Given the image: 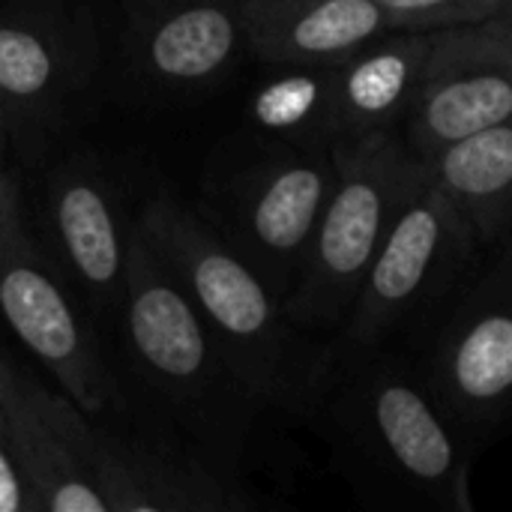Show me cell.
Masks as SVG:
<instances>
[{
    "instance_id": "d6986e66",
    "label": "cell",
    "mask_w": 512,
    "mask_h": 512,
    "mask_svg": "<svg viewBox=\"0 0 512 512\" xmlns=\"http://www.w3.org/2000/svg\"><path fill=\"white\" fill-rule=\"evenodd\" d=\"M393 27H447L510 15L512 0H375Z\"/></svg>"
},
{
    "instance_id": "e0dca14e",
    "label": "cell",
    "mask_w": 512,
    "mask_h": 512,
    "mask_svg": "<svg viewBox=\"0 0 512 512\" xmlns=\"http://www.w3.org/2000/svg\"><path fill=\"white\" fill-rule=\"evenodd\" d=\"M426 177L456 207L483 249L507 246L512 222V126L465 135L429 159Z\"/></svg>"
},
{
    "instance_id": "5bb4252c",
    "label": "cell",
    "mask_w": 512,
    "mask_h": 512,
    "mask_svg": "<svg viewBox=\"0 0 512 512\" xmlns=\"http://www.w3.org/2000/svg\"><path fill=\"white\" fill-rule=\"evenodd\" d=\"M132 42L141 72L165 87H204L237 57V0H135Z\"/></svg>"
},
{
    "instance_id": "52a82bcc",
    "label": "cell",
    "mask_w": 512,
    "mask_h": 512,
    "mask_svg": "<svg viewBox=\"0 0 512 512\" xmlns=\"http://www.w3.org/2000/svg\"><path fill=\"white\" fill-rule=\"evenodd\" d=\"M0 318L84 414L114 411L120 390L78 300L30 237L21 186L9 171H0Z\"/></svg>"
},
{
    "instance_id": "3957f363",
    "label": "cell",
    "mask_w": 512,
    "mask_h": 512,
    "mask_svg": "<svg viewBox=\"0 0 512 512\" xmlns=\"http://www.w3.org/2000/svg\"><path fill=\"white\" fill-rule=\"evenodd\" d=\"M135 225L252 396L273 414L303 420L321 348L303 345L306 333L291 324L264 273L219 228L171 195L147 198Z\"/></svg>"
},
{
    "instance_id": "2e32d148",
    "label": "cell",
    "mask_w": 512,
    "mask_h": 512,
    "mask_svg": "<svg viewBox=\"0 0 512 512\" xmlns=\"http://www.w3.org/2000/svg\"><path fill=\"white\" fill-rule=\"evenodd\" d=\"M435 27H393L336 63L339 138L393 132L402 123L429 57Z\"/></svg>"
},
{
    "instance_id": "4fadbf2b",
    "label": "cell",
    "mask_w": 512,
    "mask_h": 512,
    "mask_svg": "<svg viewBox=\"0 0 512 512\" xmlns=\"http://www.w3.org/2000/svg\"><path fill=\"white\" fill-rule=\"evenodd\" d=\"M48 225L57 255L93 312L120 306L132 225L123 219L108 177L87 159H72L51 171L45 189Z\"/></svg>"
},
{
    "instance_id": "44dd1931",
    "label": "cell",
    "mask_w": 512,
    "mask_h": 512,
    "mask_svg": "<svg viewBox=\"0 0 512 512\" xmlns=\"http://www.w3.org/2000/svg\"><path fill=\"white\" fill-rule=\"evenodd\" d=\"M6 123H3V117H0V165H3V150H6ZM3 171V168H0Z\"/></svg>"
},
{
    "instance_id": "ffe728a7",
    "label": "cell",
    "mask_w": 512,
    "mask_h": 512,
    "mask_svg": "<svg viewBox=\"0 0 512 512\" xmlns=\"http://www.w3.org/2000/svg\"><path fill=\"white\" fill-rule=\"evenodd\" d=\"M0 512H36L21 474L15 468V456L9 447V435H6V420H3V408H0Z\"/></svg>"
},
{
    "instance_id": "ba28073f",
    "label": "cell",
    "mask_w": 512,
    "mask_h": 512,
    "mask_svg": "<svg viewBox=\"0 0 512 512\" xmlns=\"http://www.w3.org/2000/svg\"><path fill=\"white\" fill-rule=\"evenodd\" d=\"M78 453L108 512H240L255 507L240 477L192 441L108 426L105 417L84 414L78 423Z\"/></svg>"
},
{
    "instance_id": "7a4b0ae2",
    "label": "cell",
    "mask_w": 512,
    "mask_h": 512,
    "mask_svg": "<svg viewBox=\"0 0 512 512\" xmlns=\"http://www.w3.org/2000/svg\"><path fill=\"white\" fill-rule=\"evenodd\" d=\"M117 312L135 372L168 420L231 474L255 468L267 453L273 411L243 384L135 222Z\"/></svg>"
},
{
    "instance_id": "6da1fadb",
    "label": "cell",
    "mask_w": 512,
    "mask_h": 512,
    "mask_svg": "<svg viewBox=\"0 0 512 512\" xmlns=\"http://www.w3.org/2000/svg\"><path fill=\"white\" fill-rule=\"evenodd\" d=\"M303 420L366 507L474 512L471 450L426 396L402 348H321Z\"/></svg>"
},
{
    "instance_id": "7c38bea8",
    "label": "cell",
    "mask_w": 512,
    "mask_h": 512,
    "mask_svg": "<svg viewBox=\"0 0 512 512\" xmlns=\"http://www.w3.org/2000/svg\"><path fill=\"white\" fill-rule=\"evenodd\" d=\"M0 408L15 468L36 512H108L78 453L84 411L63 390H48L0 357Z\"/></svg>"
},
{
    "instance_id": "ac0fdd59",
    "label": "cell",
    "mask_w": 512,
    "mask_h": 512,
    "mask_svg": "<svg viewBox=\"0 0 512 512\" xmlns=\"http://www.w3.org/2000/svg\"><path fill=\"white\" fill-rule=\"evenodd\" d=\"M336 63H306L270 78L249 102V117L270 135L297 147L321 150L339 138L336 120Z\"/></svg>"
},
{
    "instance_id": "277c9868",
    "label": "cell",
    "mask_w": 512,
    "mask_h": 512,
    "mask_svg": "<svg viewBox=\"0 0 512 512\" xmlns=\"http://www.w3.org/2000/svg\"><path fill=\"white\" fill-rule=\"evenodd\" d=\"M330 165L333 186L285 300L306 336L342 330L396 210L423 177V159L393 132L336 138Z\"/></svg>"
},
{
    "instance_id": "30bf717a",
    "label": "cell",
    "mask_w": 512,
    "mask_h": 512,
    "mask_svg": "<svg viewBox=\"0 0 512 512\" xmlns=\"http://www.w3.org/2000/svg\"><path fill=\"white\" fill-rule=\"evenodd\" d=\"M93 27L54 0L0 3V117L36 126L57 117L93 69Z\"/></svg>"
},
{
    "instance_id": "9a60e30c",
    "label": "cell",
    "mask_w": 512,
    "mask_h": 512,
    "mask_svg": "<svg viewBox=\"0 0 512 512\" xmlns=\"http://www.w3.org/2000/svg\"><path fill=\"white\" fill-rule=\"evenodd\" d=\"M243 42L270 63H339L393 30L375 0H237Z\"/></svg>"
},
{
    "instance_id": "5b68a950",
    "label": "cell",
    "mask_w": 512,
    "mask_h": 512,
    "mask_svg": "<svg viewBox=\"0 0 512 512\" xmlns=\"http://www.w3.org/2000/svg\"><path fill=\"white\" fill-rule=\"evenodd\" d=\"M480 249L474 231L423 168L420 183L396 210L336 339L354 348L417 345L477 276Z\"/></svg>"
},
{
    "instance_id": "8fae6325",
    "label": "cell",
    "mask_w": 512,
    "mask_h": 512,
    "mask_svg": "<svg viewBox=\"0 0 512 512\" xmlns=\"http://www.w3.org/2000/svg\"><path fill=\"white\" fill-rule=\"evenodd\" d=\"M330 186V150H309L261 162L234 189L225 237L264 273L282 303L300 273Z\"/></svg>"
},
{
    "instance_id": "9c48e42d",
    "label": "cell",
    "mask_w": 512,
    "mask_h": 512,
    "mask_svg": "<svg viewBox=\"0 0 512 512\" xmlns=\"http://www.w3.org/2000/svg\"><path fill=\"white\" fill-rule=\"evenodd\" d=\"M510 114V15L435 27L420 87L402 117L405 147L429 159L465 135L510 123Z\"/></svg>"
},
{
    "instance_id": "8992f818",
    "label": "cell",
    "mask_w": 512,
    "mask_h": 512,
    "mask_svg": "<svg viewBox=\"0 0 512 512\" xmlns=\"http://www.w3.org/2000/svg\"><path fill=\"white\" fill-rule=\"evenodd\" d=\"M492 267L459 291L414 345V372L456 432L474 453L507 420L512 399V267L510 249H495Z\"/></svg>"
}]
</instances>
